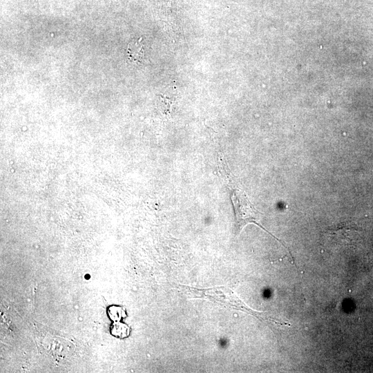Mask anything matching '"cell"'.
<instances>
[{"label": "cell", "instance_id": "cell-3", "mask_svg": "<svg viewBox=\"0 0 373 373\" xmlns=\"http://www.w3.org/2000/svg\"><path fill=\"white\" fill-rule=\"evenodd\" d=\"M107 312L109 318L114 322H119L124 316V312L120 307L111 306Z\"/></svg>", "mask_w": 373, "mask_h": 373}, {"label": "cell", "instance_id": "cell-2", "mask_svg": "<svg viewBox=\"0 0 373 373\" xmlns=\"http://www.w3.org/2000/svg\"><path fill=\"white\" fill-rule=\"evenodd\" d=\"M128 330L124 324L115 322L111 328V334L115 336L123 338L128 335Z\"/></svg>", "mask_w": 373, "mask_h": 373}, {"label": "cell", "instance_id": "cell-4", "mask_svg": "<svg viewBox=\"0 0 373 373\" xmlns=\"http://www.w3.org/2000/svg\"><path fill=\"white\" fill-rule=\"evenodd\" d=\"M128 49V53L130 57L133 59H139V57H142V46L138 41L130 44Z\"/></svg>", "mask_w": 373, "mask_h": 373}, {"label": "cell", "instance_id": "cell-1", "mask_svg": "<svg viewBox=\"0 0 373 373\" xmlns=\"http://www.w3.org/2000/svg\"><path fill=\"white\" fill-rule=\"evenodd\" d=\"M229 185L230 197L235 212L238 230L240 231L249 223H254L268 232L287 248L280 240L273 236L259 223L258 211L255 209L245 191L238 186H234V184L229 182Z\"/></svg>", "mask_w": 373, "mask_h": 373}]
</instances>
